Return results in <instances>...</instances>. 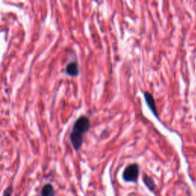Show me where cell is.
I'll list each match as a JSON object with an SVG mask.
<instances>
[{
    "label": "cell",
    "instance_id": "1",
    "mask_svg": "<svg viewBox=\"0 0 196 196\" xmlns=\"http://www.w3.org/2000/svg\"><path fill=\"white\" fill-rule=\"evenodd\" d=\"M90 127V119L85 116H81L74 123L73 130L71 133V143L74 149L78 150L83 143V135L89 131Z\"/></svg>",
    "mask_w": 196,
    "mask_h": 196
},
{
    "label": "cell",
    "instance_id": "2",
    "mask_svg": "<svg viewBox=\"0 0 196 196\" xmlns=\"http://www.w3.org/2000/svg\"><path fill=\"white\" fill-rule=\"evenodd\" d=\"M140 174V168L137 164L133 163L128 165L123 173V178L127 181H136Z\"/></svg>",
    "mask_w": 196,
    "mask_h": 196
},
{
    "label": "cell",
    "instance_id": "3",
    "mask_svg": "<svg viewBox=\"0 0 196 196\" xmlns=\"http://www.w3.org/2000/svg\"><path fill=\"white\" fill-rule=\"evenodd\" d=\"M144 98L145 100H146V104H147V106H149V108L150 109L151 112L153 114V115L155 116L156 117L159 119V114H158L155 99H154L152 94H150L148 91L144 92Z\"/></svg>",
    "mask_w": 196,
    "mask_h": 196
},
{
    "label": "cell",
    "instance_id": "4",
    "mask_svg": "<svg viewBox=\"0 0 196 196\" xmlns=\"http://www.w3.org/2000/svg\"><path fill=\"white\" fill-rule=\"evenodd\" d=\"M66 73L71 77L77 76L79 73V67L77 62H71L68 64L66 68Z\"/></svg>",
    "mask_w": 196,
    "mask_h": 196
},
{
    "label": "cell",
    "instance_id": "5",
    "mask_svg": "<svg viewBox=\"0 0 196 196\" xmlns=\"http://www.w3.org/2000/svg\"><path fill=\"white\" fill-rule=\"evenodd\" d=\"M55 189L51 184H46L41 189V196H55Z\"/></svg>",
    "mask_w": 196,
    "mask_h": 196
},
{
    "label": "cell",
    "instance_id": "6",
    "mask_svg": "<svg viewBox=\"0 0 196 196\" xmlns=\"http://www.w3.org/2000/svg\"><path fill=\"white\" fill-rule=\"evenodd\" d=\"M143 181H144L145 185L149 188L150 190L153 191L155 189V183H154L153 180L151 177L148 176H145L143 177Z\"/></svg>",
    "mask_w": 196,
    "mask_h": 196
},
{
    "label": "cell",
    "instance_id": "7",
    "mask_svg": "<svg viewBox=\"0 0 196 196\" xmlns=\"http://www.w3.org/2000/svg\"><path fill=\"white\" fill-rule=\"evenodd\" d=\"M12 191H13V186L11 185L9 187H8L7 189L5 190L4 193H3V196H12Z\"/></svg>",
    "mask_w": 196,
    "mask_h": 196
}]
</instances>
